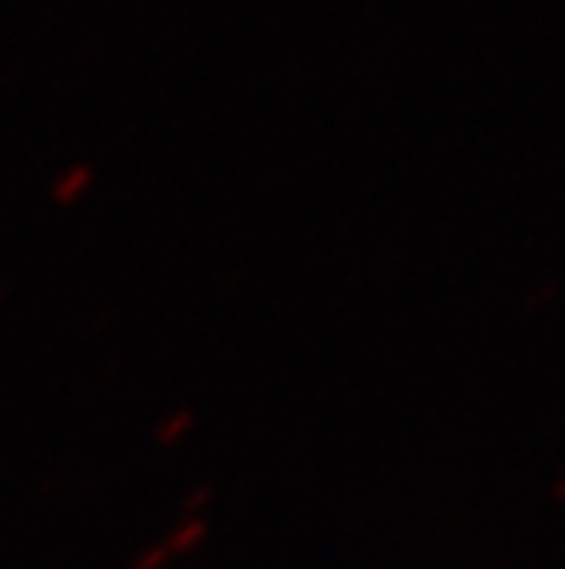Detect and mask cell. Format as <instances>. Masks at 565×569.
Wrapping results in <instances>:
<instances>
[{
	"instance_id": "obj_1",
	"label": "cell",
	"mask_w": 565,
	"mask_h": 569,
	"mask_svg": "<svg viewBox=\"0 0 565 569\" xmlns=\"http://www.w3.org/2000/svg\"><path fill=\"white\" fill-rule=\"evenodd\" d=\"M552 498H555L558 505H565V471L552 481Z\"/></svg>"
}]
</instances>
